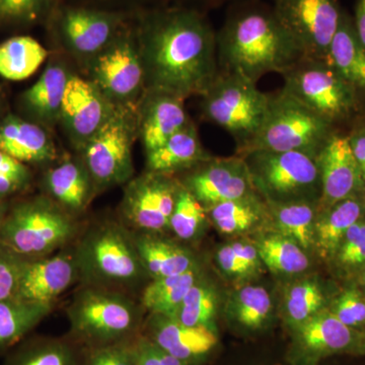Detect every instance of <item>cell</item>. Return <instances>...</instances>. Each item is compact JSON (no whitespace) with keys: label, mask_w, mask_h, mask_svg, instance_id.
Returning a JSON list of instances; mask_svg holds the SVG:
<instances>
[{"label":"cell","mask_w":365,"mask_h":365,"mask_svg":"<svg viewBox=\"0 0 365 365\" xmlns=\"http://www.w3.org/2000/svg\"><path fill=\"white\" fill-rule=\"evenodd\" d=\"M217 297L210 284L199 279L192 285L179 309L172 317L182 325L206 327L215 330V319Z\"/></svg>","instance_id":"obj_36"},{"label":"cell","mask_w":365,"mask_h":365,"mask_svg":"<svg viewBox=\"0 0 365 365\" xmlns=\"http://www.w3.org/2000/svg\"><path fill=\"white\" fill-rule=\"evenodd\" d=\"M144 91L184 98L208 91L220 74L216 32L193 7L158 9L141 19L135 32Z\"/></svg>","instance_id":"obj_1"},{"label":"cell","mask_w":365,"mask_h":365,"mask_svg":"<svg viewBox=\"0 0 365 365\" xmlns=\"http://www.w3.org/2000/svg\"><path fill=\"white\" fill-rule=\"evenodd\" d=\"M324 302H325V297L316 281H300L288 290L287 295L288 321L295 328H299L321 312Z\"/></svg>","instance_id":"obj_39"},{"label":"cell","mask_w":365,"mask_h":365,"mask_svg":"<svg viewBox=\"0 0 365 365\" xmlns=\"http://www.w3.org/2000/svg\"><path fill=\"white\" fill-rule=\"evenodd\" d=\"M259 256L274 273L297 274L309 265L304 249L297 242L283 235H271L257 244Z\"/></svg>","instance_id":"obj_35"},{"label":"cell","mask_w":365,"mask_h":365,"mask_svg":"<svg viewBox=\"0 0 365 365\" xmlns=\"http://www.w3.org/2000/svg\"><path fill=\"white\" fill-rule=\"evenodd\" d=\"M331 312L353 330L365 325V297L356 289L345 290L334 302Z\"/></svg>","instance_id":"obj_40"},{"label":"cell","mask_w":365,"mask_h":365,"mask_svg":"<svg viewBox=\"0 0 365 365\" xmlns=\"http://www.w3.org/2000/svg\"><path fill=\"white\" fill-rule=\"evenodd\" d=\"M7 208L4 204L0 203V230H1L2 225H4V218H6Z\"/></svg>","instance_id":"obj_53"},{"label":"cell","mask_w":365,"mask_h":365,"mask_svg":"<svg viewBox=\"0 0 365 365\" xmlns=\"http://www.w3.org/2000/svg\"><path fill=\"white\" fill-rule=\"evenodd\" d=\"M119 14L88 9H67L60 20L64 44L73 54L91 59L121 31Z\"/></svg>","instance_id":"obj_19"},{"label":"cell","mask_w":365,"mask_h":365,"mask_svg":"<svg viewBox=\"0 0 365 365\" xmlns=\"http://www.w3.org/2000/svg\"><path fill=\"white\" fill-rule=\"evenodd\" d=\"M348 138L365 182V124L362 123L355 127L354 130L348 135Z\"/></svg>","instance_id":"obj_47"},{"label":"cell","mask_w":365,"mask_h":365,"mask_svg":"<svg viewBox=\"0 0 365 365\" xmlns=\"http://www.w3.org/2000/svg\"><path fill=\"white\" fill-rule=\"evenodd\" d=\"M281 88L334 127L360 109V96L326 60L302 58L284 74Z\"/></svg>","instance_id":"obj_9"},{"label":"cell","mask_w":365,"mask_h":365,"mask_svg":"<svg viewBox=\"0 0 365 365\" xmlns=\"http://www.w3.org/2000/svg\"><path fill=\"white\" fill-rule=\"evenodd\" d=\"M181 182L172 176L146 172L131 179L125 189L121 215L134 232L160 234L169 228Z\"/></svg>","instance_id":"obj_13"},{"label":"cell","mask_w":365,"mask_h":365,"mask_svg":"<svg viewBox=\"0 0 365 365\" xmlns=\"http://www.w3.org/2000/svg\"><path fill=\"white\" fill-rule=\"evenodd\" d=\"M73 216L50 199L35 198L7 211L0 245L26 260L50 256L78 235Z\"/></svg>","instance_id":"obj_5"},{"label":"cell","mask_w":365,"mask_h":365,"mask_svg":"<svg viewBox=\"0 0 365 365\" xmlns=\"http://www.w3.org/2000/svg\"><path fill=\"white\" fill-rule=\"evenodd\" d=\"M116 107L90 79L71 74L60 121L63 122L72 143L81 150L104 126Z\"/></svg>","instance_id":"obj_15"},{"label":"cell","mask_w":365,"mask_h":365,"mask_svg":"<svg viewBox=\"0 0 365 365\" xmlns=\"http://www.w3.org/2000/svg\"><path fill=\"white\" fill-rule=\"evenodd\" d=\"M206 208L181 184L169 228L182 241H191L200 234L206 222Z\"/></svg>","instance_id":"obj_37"},{"label":"cell","mask_w":365,"mask_h":365,"mask_svg":"<svg viewBox=\"0 0 365 365\" xmlns=\"http://www.w3.org/2000/svg\"><path fill=\"white\" fill-rule=\"evenodd\" d=\"M0 175L16 178L26 184H28L30 180V170L26 163L20 162L2 150H0Z\"/></svg>","instance_id":"obj_46"},{"label":"cell","mask_w":365,"mask_h":365,"mask_svg":"<svg viewBox=\"0 0 365 365\" xmlns=\"http://www.w3.org/2000/svg\"><path fill=\"white\" fill-rule=\"evenodd\" d=\"M78 279L73 250L26 260L14 299L53 304Z\"/></svg>","instance_id":"obj_17"},{"label":"cell","mask_w":365,"mask_h":365,"mask_svg":"<svg viewBox=\"0 0 365 365\" xmlns=\"http://www.w3.org/2000/svg\"><path fill=\"white\" fill-rule=\"evenodd\" d=\"M327 62L350 85L365 93V48L355 31L352 16L343 9Z\"/></svg>","instance_id":"obj_27"},{"label":"cell","mask_w":365,"mask_h":365,"mask_svg":"<svg viewBox=\"0 0 365 365\" xmlns=\"http://www.w3.org/2000/svg\"><path fill=\"white\" fill-rule=\"evenodd\" d=\"M314 201H292V202L270 204L276 227L280 234L297 242L307 250L314 244L316 206Z\"/></svg>","instance_id":"obj_33"},{"label":"cell","mask_w":365,"mask_h":365,"mask_svg":"<svg viewBox=\"0 0 365 365\" xmlns=\"http://www.w3.org/2000/svg\"><path fill=\"white\" fill-rule=\"evenodd\" d=\"M199 277L198 268H194L179 275L151 279L141 294V307L150 314L172 318Z\"/></svg>","instance_id":"obj_31"},{"label":"cell","mask_w":365,"mask_h":365,"mask_svg":"<svg viewBox=\"0 0 365 365\" xmlns=\"http://www.w3.org/2000/svg\"><path fill=\"white\" fill-rule=\"evenodd\" d=\"M138 135L136 105L117 106L104 126L81 148L97 188L126 184L134 174L132 148Z\"/></svg>","instance_id":"obj_10"},{"label":"cell","mask_w":365,"mask_h":365,"mask_svg":"<svg viewBox=\"0 0 365 365\" xmlns=\"http://www.w3.org/2000/svg\"><path fill=\"white\" fill-rule=\"evenodd\" d=\"M232 6L220 32L216 33L220 71L241 74L257 83L271 72L283 76L304 58L272 7L260 0Z\"/></svg>","instance_id":"obj_2"},{"label":"cell","mask_w":365,"mask_h":365,"mask_svg":"<svg viewBox=\"0 0 365 365\" xmlns=\"http://www.w3.org/2000/svg\"><path fill=\"white\" fill-rule=\"evenodd\" d=\"M86 350L71 336H30L6 354L1 365H83Z\"/></svg>","instance_id":"obj_23"},{"label":"cell","mask_w":365,"mask_h":365,"mask_svg":"<svg viewBox=\"0 0 365 365\" xmlns=\"http://www.w3.org/2000/svg\"><path fill=\"white\" fill-rule=\"evenodd\" d=\"M48 57V51L28 36L11 38L0 44V76L11 81L30 78Z\"/></svg>","instance_id":"obj_32"},{"label":"cell","mask_w":365,"mask_h":365,"mask_svg":"<svg viewBox=\"0 0 365 365\" xmlns=\"http://www.w3.org/2000/svg\"><path fill=\"white\" fill-rule=\"evenodd\" d=\"M338 260L347 267L365 264V222L360 220L346 232L337 251Z\"/></svg>","instance_id":"obj_42"},{"label":"cell","mask_w":365,"mask_h":365,"mask_svg":"<svg viewBox=\"0 0 365 365\" xmlns=\"http://www.w3.org/2000/svg\"><path fill=\"white\" fill-rule=\"evenodd\" d=\"M357 343L355 330L344 325L331 311H321L297 328L295 346L304 364L351 350Z\"/></svg>","instance_id":"obj_21"},{"label":"cell","mask_w":365,"mask_h":365,"mask_svg":"<svg viewBox=\"0 0 365 365\" xmlns=\"http://www.w3.org/2000/svg\"><path fill=\"white\" fill-rule=\"evenodd\" d=\"M139 337V336H138ZM118 345L112 365H137V338Z\"/></svg>","instance_id":"obj_50"},{"label":"cell","mask_w":365,"mask_h":365,"mask_svg":"<svg viewBox=\"0 0 365 365\" xmlns=\"http://www.w3.org/2000/svg\"><path fill=\"white\" fill-rule=\"evenodd\" d=\"M230 246H232L235 253L239 256V258L241 259L252 271L259 267L261 259L256 247L242 242H235L234 244L230 245Z\"/></svg>","instance_id":"obj_49"},{"label":"cell","mask_w":365,"mask_h":365,"mask_svg":"<svg viewBox=\"0 0 365 365\" xmlns=\"http://www.w3.org/2000/svg\"><path fill=\"white\" fill-rule=\"evenodd\" d=\"M364 123L365 124V121L364 122Z\"/></svg>","instance_id":"obj_58"},{"label":"cell","mask_w":365,"mask_h":365,"mask_svg":"<svg viewBox=\"0 0 365 365\" xmlns=\"http://www.w3.org/2000/svg\"><path fill=\"white\" fill-rule=\"evenodd\" d=\"M352 18L355 31H356L360 42L365 48V0H357L354 16Z\"/></svg>","instance_id":"obj_52"},{"label":"cell","mask_w":365,"mask_h":365,"mask_svg":"<svg viewBox=\"0 0 365 365\" xmlns=\"http://www.w3.org/2000/svg\"><path fill=\"white\" fill-rule=\"evenodd\" d=\"M364 285H365V270H364Z\"/></svg>","instance_id":"obj_56"},{"label":"cell","mask_w":365,"mask_h":365,"mask_svg":"<svg viewBox=\"0 0 365 365\" xmlns=\"http://www.w3.org/2000/svg\"><path fill=\"white\" fill-rule=\"evenodd\" d=\"M210 1H215V2H232V4H240V2H244V1H249V0H210Z\"/></svg>","instance_id":"obj_54"},{"label":"cell","mask_w":365,"mask_h":365,"mask_svg":"<svg viewBox=\"0 0 365 365\" xmlns=\"http://www.w3.org/2000/svg\"><path fill=\"white\" fill-rule=\"evenodd\" d=\"M362 202H364V205L365 207V182H364V196H362Z\"/></svg>","instance_id":"obj_55"},{"label":"cell","mask_w":365,"mask_h":365,"mask_svg":"<svg viewBox=\"0 0 365 365\" xmlns=\"http://www.w3.org/2000/svg\"><path fill=\"white\" fill-rule=\"evenodd\" d=\"M90 81L113 104L136 105L144 91V72L135 33L120 31L90 60Z\"/></svg>","instance_id":"obj_11"},{"label":"cell","mask_w":365,"mask_h":365,"mask_svg":"<svg viewBox=\"0 0 365 365\" xmlns=\"http://www.w3.org/2000/svg\"><path fill=\"white\" fill-rule=\"evenodd\" d=\"M46 188L52 200L72 216L88 207L97 187L83 160L59 163L45 177Z\"/></svg>","instance_id":"obj_22"},{"label":"cell","mask_w":365,"mask_h":365,"mask_svg":"<svg viewBox=\"0 0 365 365\" xmlns=\"http://www.w3.org/2000/svg\"><path fill=\"white\" fill-rule=\"evenodd\" d=\"M0 150L24 163H42L56 157L49 134L39 125L16 117L6 118L0 123Z\"/></svg>","instance_id":"obj_25"},{"label":"cell","mask_w":365,"mask_h":365,"mask_svg":"<svg viewBox=\"0 0 365 365\" xmlns=\"http://www.w3.org/2000/svg\"><path fill=\"white\" fill-rule=\"evenodd\" d=\"M271 7L304 57L327 61L342 14L337 0H273Z\"/></svg>","instance_id":"obj_12"},{"label":"cell","mask_w":365,"mask_h":365,"mask_svg":"<svg viewBox=\"0 0 365 365\" xmlns=\"http://www.w3.org/2000/svg\"><path fill=\"white\" fill-rule=\"evenodd\" d=\"M73 252L78 280L85 287L125 294L148 277L131 230L123 223L104 222L91 227Z\"/></svg>","instance_id":"obj_3"},{"label":"cell","mask_w":365,"mask_h":365,"mask_svg":"<svg viewBox=\"0 0 365 365\" xmlns=\"http://www.w3.org/2000/svg\"><path fill=\"white\" fill-rule=\"evenodd\" d=\"M121 344V343H120ZM118 345L98 349L86 350L83 365H112L116 355Z\"/></svg>","instance_id":"obj_48"},{"label":"cell","mask_w":365,"mask_h":365,"mask_svg":"<svg viewBox=\"0 0 365 365\" xmlns=\"http://www.w3.org/2000/svg\"><path fill=\"white\" fill-rule=\"evenodd\" d=\"M206 210L220 232L234 235L246 232L260 222L264 206L253 191L242 198L215 204Z\"/></svg>","instance_id":"obj_34"},{"label":"cell","mask_w":365,"mask_h":365,"mask_svg":"<svg viewBox=\"0 0 365 365\" xmlns=\"http://www.w3.org/2000/svg\"><path fill=\"white\" fill-rule=\"evenodd\" d=\"M141 335L163 351L193 365L203 361L218 343L217 333L212 329L182 325L157 314H150L144 322Z\"/></svg>","instance_id":"obj_18"},{"label":"cell","mask_w":365,"mask_h":365,"mask_svg":"<svg viewBox=\"0 0 365 365\" xmlns=\"http://www.w3.org/2000/svg\"><path fill=\"white\" fill-rule=\"evenodd\" d=\"M336 127L282 90L270 95L258 135L245 151H300L318 157ZM237 153V155H240Z\"/></svg>","instance_id":"obj_8"},{"label":"cell","mask_w":365,"mask_h":365,"mask_svg":"<svg viewBox=\"0 0 365 365\" xmlns=\"http://www.w3.org/2000/svg\"><path fill=\"white\" fill-rule=\"evenodd\" d=\"M210 155L204 150L197 127L190 121L157 150L146 153V172L172 176L205 162Z\"/></svg>","instance_id":"obj_24"},{"label":"cell","mask_w":365,"mask_h":365,"mask_svg":"<svg viewBox=\"0 0 365 365\" xmlns=\"http://www.w3.org/2000/svg\"><path fill=\"white\" fill-rule=\"evenodd\" d=\"M317 160L321 177L318 207L322 211L357 195L360 190L364 189V178L353 155L348 135L336 131L319 151Z\"/></svg>","instance_id":"obj_16"},{"label":"cell","mask_w":365,"mask_h":365,"mask_svg":"<svg viewBox=\"0 0 365 365\" xmlns=\"http://www.w3.org/2000/svg\"><path fill=\"white\" fill-rule=\"evenodd\" d=\"M53 304L0 300V354L13 349L51 313Z\"/></svg>","instance_id":"obj_29"},{"label":"cell","mask_w":365,"mask_h":365,"mask_svg":"<svg viewBox=\"0 0 365 365\" xmlns=\"http://www.w3.org/2000/svg\"><path fill=\"white\" fill-rule=\"evenodd\" d=\"M137 365H193L160 349L143 335L137 338Z\"/></svg>","instance_id":"obj_44"},{"label":"cell","mask_w":365,"mask_h":365,"mask_svg":"<svg viewBox=\"0 0 365 365\" xmlns=\"http://www.w3.org/2000/svg\"><path fill=\"white\" fill-rule=\"evenodd\" d=\"M26 185V182H21L16 178L0 175V200L20 191Z\"/></svg>","instance_id":"obj_51"},{"label":"cell","mask_w":365,"mask_h":365,"mask_svg":"<svg viewBox=\"0 0 365 365\" xmlns=\"http://www.w3.org/2000/svg\"><path fill=\"white\" fill-rule=\"evenodd\" d=\"M216 260L225 273L232 274V275H246L252 272L251 269L235 253L230 245L218 250Z\"/></svg>","instance_id":"obj_45"},{"label":"cell","mask_w":365,"mask_h":365,"mask_svg":"<svg viewBox=\"0 0 365 365\" xmlns=\"http://www.w3.org/2000/svg\"><path fill=\"white\" fill-rule=\"evenodd\" d=\"M364 349H365V337H364Z\"/></svg>","instance_id":"obj_57"},{"label":"cell","mask_w":365,"mask_h":365,"mask_svg":"<svg viewBox=\"0 0 365 365\" xmlns=\"http://www.w3.org/2000/svg\"><path fill=\"white\" fill-rule=\"evenodd\" d=\"M270 95L241 74L220 71L215 83L202 96V115L222 127L235 139L237 153L246 150L260 131L267 113Z\"/></svg>","instance_id":"obj_6"},{"label":"cell","mask_w":365,"mask_h":365,"mask_svg":"<svg viewBox=\"0 0 365 365\" xmlns=\"http://www.w3.org/2000/svg\"><path fill=\"white\" fill-rule=\"evenodd\" d=\"M26 262L0 245V300L14 299Z\"/></svg>","instance_id":"obj_41"},{"label":"cell","mask_w":365,"mask_h":365,"mask_svg":"<svg viewBox=\"0 0 365 365\" xmlns=\"http://www.w3.org/2000/svg\"><path fill=\"white\" fill-rule=\"evenodd\" d=\"M138 135L146 153L157 150L191 121L184 98L158 91H144L137 103Z\"/></svg>","instance_id":"obj_20"},{"label":"cell","mask_w":365,"mask_h":365,"mask_svg":"<svg viewBox=\"0 0 365 365\" xmlns=\"http://www.w3.org/2000/svg\"><path fill=\"white\" fill-rule=\"evenodd\" d=\"M49 2L50 0H0V21L35 20Z\"/></svg>","instance_id":"obj_43"},{"label":"cell","mask_w":365,"mask_h":365,"mask_svg":"<svg viewBox=\"0 0 365 365\" xmlns=\"http://www.w3.org/2000/svg\"><path fill=\"white\" fill-rule=\"evenodd\" d=\"M67 316L69 336L88 350L135 339L144 323L140 307L126 294L91 287L76 295Z\"/></svg>","instance_id":"obj_4"},{"label":"cell","mask_w":365,"mask_h":365,"mask_svg":"<svg viewBox=\"0 0 365 365\" xmlns=\"http://www.w3.org/2000/svg\"><path fill=\"white\" fill-rule=\"evenodd\" d=\"M365 207L357 195L334 204L314 223V242L323 256L337 254L346 232L362 220Z\"/></svg>","instance_id":"obj_30"},{"label":"cell","mask_w":365,"mask_h":365,"mask_svg":"<svg viewBox=\"0 0 365 365\" xmlns=\"http://www.w3.org/2000/svg\"><path fill=\"white\" fill-rule=\"evenodd\" d=\"M248 168L255 191L269 204L314 201L321 197L317 157L300 151L253 150L240 153Z\"/></svg>","instance_id":"obj_7"},{"label":"cell","mask_w":365,"mask_h":365,"mask_svg":"<svg viewBox=\"0 0 365 365\" xmlns=\"http://www.w3.org/2000/svg\"><path fill=\"white\" fill-rule=\"evenodd\" d=\"M181 184L204 207L242 198L255 191L248 168L241 155L228 158H210L192 168Z\"/></svg>","instance_id":"obj_14"},{"label":"cell","mask_w":365,"mask_h":365,"mask_svg":"<svg viewBox=\"0 0 365 365\" xmlns=\"http://www.w3.org/2000/svg\"><path fill=\"white\" fill-rule=\"evenodd\" d=\"M69 76L71 74L66 67L52 63L24 95V102L29 111L43 123L53 124L60 121Z\"/></svg>","instance_id":"obj_28"},{"label":"cell","mask_w":365,"mask_h":365,"mask_svg":"<svg viewBox=\"0 0 365 365\" xmlns=\"http://www.w3.org/2000/svg\"><path fill=\"white\" fill-rule=\"evenodd\" d=\"M131 232L150 279L179 275L197 268L193 254L184 247L163 239L160 234Z\"/></svg>","instance_id":"obj_26"},{"label":"cell","mask_w":365,"mask_h":365,"mask_svg":"<svg viewBox=\"0 0 365 365\" xmlns=\"http://www.w3.org/2000/svg\"><path fill=\"white\" fill-rule=\"evenodd\" d=\"M235 318L240 325L250 330L260 329L272 312L270 294L261 287L242 288L234 300Z\"/></svg>","instance_id":"obj_38"}]
</instances>
